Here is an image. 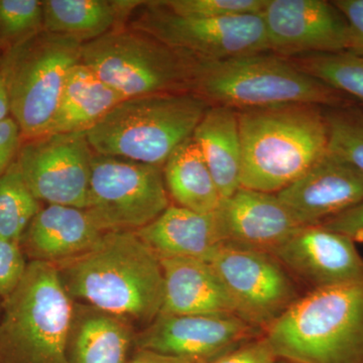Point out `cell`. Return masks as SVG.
Here are the masks:
<instances>
[{
  "instance_id": "1",
  "label": "cell",
  "mask_w": 363,
  "mask_h": 363,
  "mask_svg": "<svg viewBox=\"0 0 363 363\" xmlns=\"http://www.w3.org/2000/svg\"><path fill=\"white\" fill-rule=\"evenodd\" d=\"M75 303L147 328L162 311L164 272L135 231H111L87 252L55 264Z\"/></svg>"
},
{
  "instance_id": "2",
  "label": "cell",
  "mask_w": 363,
  "mask_h": 363,
  "mask_svg": "<svg viewBox=\"0 0 363 363\" xmlns=\"http://www.w3.org/2000/svg\"><path fill=\"white\" fill-rule=\"evenodd\" d=\"M238 111L242 188L277 194L328 152L324 107L289 104Z\"/></svg>"
},
{
  "instance_id": "3",
  "label": "cell",
  "mask_w": 363,
  "mask_h": 363,
  "mask_svg": "<svg viewBox=\"0 0 363 363\" xmlns=\"http://www.w3.org/2000/svg\"><path fill=\"white\" fill-rule=\"evenodd\" d=\"M264 337L284 362L363 363V278L301 296Z\"/></svg>"
},
{
  "instance_id": "4",
  "label": "cell",
  "mask_w": 363,
  "mask_h": 363,
  "mask_svg": "<svg viewBox=\"0 0 363 363\" xmlns=\"http://www.w3.org/2000/svg\"><path fill=\"white\" fill-rule=\"evenodd\" d=\"M190 91L210 105L236 111L289 104L348 105L342 93L271 52L223 60L193 57Z\"/></svg>"
},
{
  "instance_id": "5",
  "label": "cell",
  "mask_w": 363,
  "mask_h": 363,
  "mask_svg": "<svg viewBox=\"0 0 363 363\" xmlns=\"http://www.w3.org/2000/svg\"><path fill=\"white\" fill-rule=\"evenodd\" d=\"M211 106L192 92L128 98L86 131L97 155L162 167Z\"/></svg>"
},
{
  "instance_id": "6",
  "label": "cell",
  "mask_w": 363,
  "mask_h": 363,
  "mask_svg": "<svg viewBox=\"0 0 363 363\" xmlns=\"http://www.w3.org/2000/svg\"><path fill=\"white\" fill-rule=\"evenodd\" d=\"M74 301L58 269L30 262L0 314V363H68Z\"/></svg>"
},
{
  "instance_id": "7",
  "label": "cell",
  "mask_w": 363,
  "mask_h": 363,
  "mask_svg": "<svg viewBox=\"0 0 363 363\" xmlns=\"http://www.w3.org/2000/svg\"><path fill=\"white\" fill-rule=\"evenodd\" d=\"M77 40L43 30L23 44L0 52L11 117L23 140L47 135L69 72L81 62Z\"/></svg>"
},
{
  "instance_id": "8",
  "label": "cell",
  "mask_w": 363,
  "mask_h": 363,
  "mask_svg": "<svg viewBox=\"0 0 363 363\" xmlns=\"http://www.w3.org/2000/svg\"><path fill=\"white\" fill-rule=\"evenodd\" d=\"M193 57L125 26L86 43L81 63L128 98L191 92Z\"/></svg>"
},
{
  "instance_id": "9",
  "label": "cell",
  "mask_w": 363,
  "mask_h": 363,
  "mask_svg": "<svg viewBox=\"0 0 363 363\" xmlns=\"http://www.w3.org/2000/svg\"><path fill=\"white\" fill-rule=\"evenodd\" d=\"M169 205L161 167L94 154L85 210L102 231L140 230Z\"/></svg>"
},
{
  "instance_id": "10",
  "label": "cell",
  "mask_w": 363,
  "mask_h": 363,
  "mask_svg": "<svg viewBox=\"0 0 363 363\" xmlns=\"http://www.w3.org/2000/svg\"><path fill=\"white\" fill-rule=\"evenodd\" d=\"M128 26L199 59L223 60L269 52L262 13L190 18L169 11L157 0L145 1Z\"/></svg>"
},
{
  "instance_id": "11",
  "label": "cell",
  "mask_w": 363,
  "mask_h": 363,
  "mask_svg": "<svg viewBox=\"0 0 363 363\" xmlns=\"http://www.w3.org/2000/svg\"><path fill=\"white\" fill-rule=\"evenodd\" d=\"M206 262L225 286L238 316L264 332L302 296L272 253L224 243Z\"/></svg>"
},
{
  "instance_id": "12",
  "label": "cell",
  "mask_w": 363,
  "mask_h": 363,
  "mask_svg": "<svg viewBox=\"0 0 363 363\" xmlns=\"http://www.w3.org/2000/svg\"><path fill=\"white\" fill-rule=\"evenodd\" d=\"M94 154L86 131L55 133L23 140L16 162L40 202L85 209Z\"/></svg>"
},
{
  "instance_id": "13",
  "label": "cell",
  "mask_w": 363,
  "mask_h": 363,
  "mask_svg": "<svg viewBox=\"0 0 363 363\" xmlns=\"http://www.w3.org/2000/svg\"><path fill=\"white\" fill-rule=\"evenodd\" d=\"M262 18L269 52L284 58L350 51V26L333 2L269 0Z\"/></svg>"
},
{
  "instance_id": "14",
  "label": "cell",
  "mask_w": 363,
  "mask_h": 363,
  "mask_svg": "<svg viewBox=\"0 0 363 363\" xmlns=\"http://www.w3.org/2000/svg\"><path fill=\"white\" fill-rule=\"evenodd\" d=\"M264 335L238 316L160 313L136 334L135 344L138 350L203 362Z\"/></svg>"
},
{
  "instance_id": "15",
  "label": "cell",
  "mask_w": 363,
  "mask_h": 363,
  "mask_svg": "<svg viewBox=\"0 0 363 363\" xmlns=\"http://www.w3.org/2000/svg\"><path fill=\"white\" fill-rule=\"evenodd\" d=\"M355 242L323 225L303 226L271 253L310 292L363 278V257Z\"/></svg>"
},
{
  "instance_id": "16",
  "label": "cell",
  "mask_w": 363,
  "mask_h": 363,
  "mask_svg": "<svg viewBox=\"0 0 363 363\" xmlns=\"http://www.w3.org/2000/svg\"><path fill=\"white\" fill-rule=\"evenodd\" d=\"M277 196L303 226L320 225L363 200V175L333 152Z\"/></svg>"
},
{
  "instance_id": "17",
  "label": "cell",
  "mask_w": 363,
  "mask_h": 363,
  "mask_svg": "<svg viewBox=\"0 0 363 363\" xmlns=\"http://www.w3.org/2000/svg\"><path fill=\"white\" fill-rule=\"evenodd\" d=\"M216 214L224 243L269 253L303 227L277 194L242 187Z\"/></svg>"
},
{
  "instance_id": "18",
  "label": "cell",
  "mask_w": 363,
  "mask_h": 363,
  "mask_svg": "<svg viewBox=\"0 0 363 363\" xmlns=\"http://www.w3.org/2000/svg\"><path fill=\"white\" fill-rule=\"evenodd\" d=\"M105 233L85 209L48 205L33 217L21 247L30 262L58 264L87 252Z\"/></svg>"
},
{
  "instance_id": "19",
  "label": "cell",
  "mask_w": 363,
  "mask_h": 363,
  "mask_svg": "<svg viewBox=\"0 0 363 363\" xmlns=\"http://www.w3.org/2000/svg\"><path fill=\"white\" fill-rule=\"evenodd\" d=\"M160 262L164 279L162 314L238 316L225 286L207 262L188 257Z\"/></svg>"
},
{
  "instance_id": "20",
  "label": "cell",
  "mask_w": 363,
  "mask_h": 363,
  "mask_svg": "<svg viewBox=\"0 0 363 363\" xmlns=\"http://www.w3.org/2000/svg\"><path fill=\"white\" fill-rule=\"evenodd\" d=\"M135 233L160 259L188 257L206 262L224 245L216 211L198 213L178 205H169L156 220Z\"/></svg>"
},
{
  "instance_id": "21",
  "label": "cell",
  "mask_w": 363,
  "mask_h": 363,
  "mask_svg": "<svg viewBox=\"0 0 363 363\" xmlns=\"http://www.w3.org/2000/svg\"><path fill=\"white\" fill-rule=\"evenodd\" d=\"M135 336V328L121 318L75 303L69 334L68 363H128Z\"/></svg>"
},
{
  "instance_id": "22",
  "label": "cell",
  "mask_w": 363,
  "mask_h": 363,
  "mask_svg": "<svg viewBox=\"0 0 363 363\" xmlns=\"http://www.w3.org/2000/svg\"><path fill=\"white\" fill-rule=\"evenodd\" d=\"M143 4L138 0H44V32L84 45L128 26Z\"/></svg>"
},
{
  "instance_id": "23",
  "label": "cell",
  "mask_w": 363,
  "mask_h": 363,
  "mask_svg": "<svg viewBox=\"0 0 363 363\" xmlns=\"http://www.w3.org/2000/svg\"><path fill=\"white\" fill-rule=\"evenodd\" d=\"M222 200L241 188L242 145L238 111L211 105L193 133Z\"/></svg>"
},
{
  "instance_id": "24",
  "label": "cell",
  "mask_w": 363,
  "mask_h": 363,
  "mask_svg": "<svg viewBox=\"0 0 363 363\" xmlns=\"http://www.w3.org/2000/svg\"><path fill=\"white\" fill-rule=\"evenodd\" d=\"M124 99L80 62L69 72L47 135L87 131Z\"/></svg>"
},
{
  "instance_id": "25",
  "label": "cell",
  "mask_w": 363,
  "mask_h": 363,
  "mask_svg": "<svg viewBox=\"0 0 363 363\" xmlns=\"http://www.w3.org/2000/svg\"><path fill=\"white\" fill-rule=\"evenodd\" d=\"M162 173L167 191L178 206L204 214L220 206V193L192 136L171 155Z\"/></svg>"
},
{
  "instance_id": "26",
  "label": "cell",
  "mask_w": 363,
  "mask_h": 363,
  "mask_svg": "<svg viewBox=\"0 0 363 363\" xmlns=\"http://www.w3.org/2000/svg\"><path fill=\"white\" fill-rule=\"evenodd\" d=\"M289 60L333 89L363 102V55L346 51L303 55Z\"/></svg>"
},
{
  "instance_id": "27",
  "label": "cell",
  "mask_w": 363,
  "mask_h": 363,
  "mask_svg": "<svg viewBox=\"0 0 363 363\" xmlns=\"http://www.w3.org/2000/svg\"><path fill=\"white\" fill-rule=\"evenodd\" d=\"M40 208L39 200L30 192L14 162L0 176V236L21 243Z\"/></svg>"
},
{
  "instance_id": "28",
  "label": "cell",
  "mask_w": 363,
  "mask_h": 363,
  "mask_svg": "<svg viewBox=\"0 0 363 363\" xmlns=\"http://www.w3.org/2000/svg\"><path fill=\"white\" fill-rule=\"evenodd\" d=\"M329 152L350 162L363 175V111L350 104L324 107Z\"/></svg>"
},
{
  "instance_id": "29",
  "label": "cell",
  "mask_w": 363,
  "mask_h": 363,
  "mask_svg": "<svg viewBox=\"0 0 363 363\" xmlns=\"http://www.w3.org/2000/svg\"><path fill=\"white\" fill-rule=\"evenodd\" d=\"M43 30V1L0 0V52L23 44Z\"/></svg>"
},
{
  "instance_id": "30",
  "label": "cell",
  "mask_w": 363,
  "mask_h": 363,
  "mask_svg": "<svg viewBox=\"0 0 363 363\" xmlns=\"http://www.w3.org/2000/svg\"><path fill=\"white\" fill-rule=\"evenodd\" d=\"M179 16L218 18L262 13L269 0H160Z\"/></svg>"
},
{
  "instance_id": "31",
  "label": "cell",
  "mask_w": 363,
  "mask_h": 363,
  "mask_svg": "<svg viewBox=\"0 0 363 363\" xmlns=\"http://www.w3.org/2000/svg\"><path fill=\"white\" fill-rule=\"evenodd\" d=\"M28 264L21 243L0 236V298L4 300L16 291Z\"/></svg>"
},
{
  "instance_id": "32",
  "label": "cell",
  "mask_w": 363,
  "mask_h": 363,
  "mask_svg": "<svg viewBox=\"0 0 363 363\" xmlns=\"http://www.w3.org/2000/svg\"><path fill=\"white\" fill-rule=\"evenodd\" d=\"M267 338L253 339L233 350L200 363H279Z\"/></svg>"
},
{
  "instance_id": "33",
  "label": "cell",
  "mask_w": 363,
  "mask_h": 363,
  "mask_svg": "<svg viewBox=\"0 0 363 363\" xmlns=\"http://www.w3.org/2000/svg\"><path fill=\"white\" fill-rule=\"evenodd\" d=\"M23 142L20 126L13 117L0 123V176L16 162Z\"/></svg>"
},
{
  "instance_id": "34",
  "label": "cell",
  "mask_w": 363,
  "mask_h": 363,
  "mask_svg": "<svg viewBox=\"0 0 363 363\" xmlns=\"http://www.w3.org/2000/svg\"><path fill=\"white\" fill-rule=\"evenodd\" d=\"M334 6L343 14L350 32L351 52L363 55V0H336Z\"/></svg>"
},
{
  "instance_id": "35",
  "label": "cell",
  "mask_w": 363,
  "mask_h": 363,
  "mask_svg": "<svg viewBox=\"0 0 363 363\" xmlns=\"http://www.w3.org/2000/svg\"><path fill=\"white\" fill-rule=\"evenodd\" d=\"M330 230L345 234L353 240L363 238V200L343 213L320 224Z\"/></svg>"
},
{
  "instance_id": "36",
  "label": "cell",
  "mask_w": 363,
  "mask_h": 363,
  "mask_svg": "<svg viewBox=\"0 0 363 363\" xmlns=\"http://www.w3.org/2000/svg\"><path fill=\"white\" fill-rule=\"evenodd\" d=\"M204 362V360H203ZM192 358L171 357L154 351L138 350V353L128 363H200Z\"/></svg>"
},
{
  "instance_id": "37",
  "label": "cell",
  "mask_w": 363,
  "mask_h": 363,
  "mask_svg": "<svg viewBox=\"0 0 363 363\" xmlns=\"http://www.w3.org/2000/svg\"><path fill=\"white\" fill-rule=\"evenodd\" d=\"M11 117V102L6 83L0 74V123Z\"/></svg>"
},
{
  "instance_id": "38",
  "label": "cell",
  "mask_w": 363,
  "mask_h": 363,
  "mask_svg": "<svg viewBox=\"0 0 363 363\" xmlns=\"http://www.w3.org/2000/svg\"><path fill=\"white\" fill-rule=\"evenodd\" d=\"M279 363H292V362H284V360H279Z\"/></svg>"
},
{
  "instance_id": "39",
  "label": "cell",
  "mask_w": 363,
  "mask_h": 363,
  "mask_svg": "<svg viewBox=\"0 0 363 363\" xmlns=\"http://www.w3.org/2000/svg\"><path fill=\"white\" fill-rule=\"evenodd\" d=\"M0 314H1V306H0Z\"/></svg>"
}]
</instances>
